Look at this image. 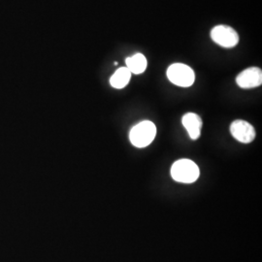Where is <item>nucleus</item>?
<instances>
[{"label":"nucleus","instance_id":"7ed1b4c3","mask_svg":"<svg viewBox=\"0 0 262 262\" xmlns=\"http://www.w3.org/2000/svg\"><path fill=\"white\" fill-rule=\"evenodd\" d=\"M167 78L172 84L182 88H188L194 83L195 74L187 64L174 63L167 69Z\"/></svg>","mask_w":262,"mask_h":262},{"label":"nucleus","instance_id":"f257e3e1","mask_svg":"<svg viewBox=\"0 0 262 262\" xmlns=\"http://www.w3.org/2000/svg\"><path fill=\"white\" fill-rule=\"evenodd\" d=\"M199 173L196 163L190 159H180L171 167V176L179 183H194L199 177Z\"/></svg>","mask_w":262,"mask_h":262},{"label":"nucleus","instance_id":"1a4fd4ad","mask_svg":"<svg viewBox=\"0 0 262 262\" xmlns=\"http://www.w3.org/2000/svg\"><path fill=\"white\" fill-rule=\"evenodd\" d=\"M131 72L126 67L119 68L110 78V84L114 89H123L130 81Z\"/></svg>","mask_w":262,"mask_h":262},{"label":"nucleus","instance_id":"20e7f679","mask_svg":"<svg viewBox=\"0 0 262 262\" xmlns=\"http://www.w3.org/2000/svg\"><path fill=\"white\" fill-rule=\"evenodd\" d=\"M211 38L216 45L223 48H233L239 42V35L234 28L220 25L211 30Z\"/></svg>","mask_w":262,"mask_h":262},{"label":"nucleus","instance_id":"39448f33","mask_svg":"<svg viewBox=\"0 0 262 262\" xmlns=\"http://www.w3.org/2000/svg\"><path fill=\"white\" fill-rule=\"evenodd\" d=\"M231 135L236 140L243 144H250L255 138V129L250 122L236 120L230 125Z\"/></svg>","mask_w":262,"mask_h":262},{"label":"nucleus","instance_id":"423d86ee","mask_svg":"<svg viewBox=\"0 0 262 262\" xmlns=\"http://www.w3.org/2000/svg\"><path fill=\"white\" fill-rule=\"evenodd\" d=\"M236 83L242 89H254L262 84V71L258 67L245 69L236 78Z\"/></svg>","mask_w":262,"mask_h":262},{"label":"nucleus","instance_id":"f03ea898","mask_svg":"<svg viewBox=\"0 0 262 262\" xmlns=\"http://www.w3.org/2000/svg\"><path fill=\"white\" fill-rule=\"evenodd\" d=\"M157 135V127L154 122L144 121L132 127L129 134L131 144L136 148L148 147Z\"/></svg>","mask_w":262,"mask_h":262},{"label":"nucleus","instance_id":"6e6552de","mask_svg":"<svg viewBox=\"0 0 262 262\" xmlns=\"http://www.w3.org/2000/svg\"><path fill=\"white\" fill-rule=\"evenodd\" d=\"M126 68L131 72V74L139 75L145 72L147 68V58L142 54H135L125 59Z\"/></svg>","mask_w":262,"mask_h":262},{"label":"nucleus","instance_id":"0eeeda50","mask_svg":"<svg viewBox=\"0 0 262 262\" xmlns=\"http://www.w3.org/2000/svg\"><path fill=\"white\" fill-rule=\"evenodd\" d=\"M182 122L192 140H197L200 137L203 122L197 114L187 113L183 117Z\"/></svg>","mask_w":262,"mask_h":262}]
</instances>
